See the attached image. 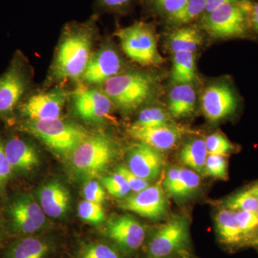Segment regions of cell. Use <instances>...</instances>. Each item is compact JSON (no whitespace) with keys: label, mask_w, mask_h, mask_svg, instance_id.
<instances>
[{"label":"cell","mask_w":258,"mask_h":258,"mask_svg":"<svg viewBox=\"0 0 258 258\" xmlns=\"http://www.w3.org/2000/svg\"><path fill=\"white\" fill-rule=\"evenodd\" d=\"M203 42L200 32L193 27H183L171 32L168 37L167 45L173 53L179 52H194Z\"/></svg>","instance_id":"obj_23"},{"label":"cell","mask_w":258,"mask_h":258,"mask_svg":"<svg viewBox=\"0 0 258 258\" xmlns=\"http://www.w3.org/2000/svg\"><path fill=\"white\" fill-rule=\"evenodd\" d=\"M75 112L87 121L98 122L107 118L112 101L104 91L96 88H79L73 96Z\"/></svg>","instance_id":"obj_12"},{"label":"cell","mask_w":258,"mask_h":258,"mask_svg":"<svg viewBox=\"0 0 258 258\" xmlns=\"http://www.w3.org/2000/svg\"><path fill=\"white\" fill-rule=\"evenodd\" d=\"M249 23L251 30H253L258 35V0L251 3L250 10H249Z\"/></svg>","instance_id":"obj_42"},{"label":"cell","mask_w":258,"mask_h":258,"mask_svg":"<svg viewBox=\"0 0 258 258\" xmlns=\"http://www.w3.org/2000/svg\"><path fill=\"white\" fill-rule=\"evenodd\" d=\"M120 207L152 220L164 217L168 210L165 192L159 184L148 186L145 189L128 197L122 202Z\"/></svg>","instance_id":"obj_10"},{"label":"cell","mask_w":258,"mask_h":258,"mask_svg":"<svg viewBox=\"0 0 258 258\" xmlns=\"http://www.w3.org/2000/svg\"><path fill=\"white\" fill-rule=\"evenodd\" d=\"M205 8V0H188L187 3L179 13L168 20L174 25H186L204 15Z\"/></svg>","instance_id":"obj_28"},{"label":"cell","mask_w":258,"mask_h":258,"mask_svg":"<svg viewBox=\"0 0 258 258\" xmlns=\"http://www.w3.org/2000/svg\"><path fill=\"white\" fill-rule=\"evenodd\" d=\"M117 173L124 178L131 190L135 193L139 192L149 186V181L135 175L133 172L129 170L128 167L120 166L117 169Z\"/></svg>","instance_id":"obj_37"},{"label":"cell","mask_w":258,"mask_h":258,"mask_svg":"<svg viewBox=\"0 0 258 258\" xmlns=\"http://www.w3.org/2000/svg\"><path fill=\"white\" fill-rule=\"evenodd\" d=\"M226 208L232 211H245L258 214V198L250 187L242 190L226 200Z\"/></svg>","instance_id":"obj_26"},{"label":"cell","mask_w":258,"mask_h":258,"mask_svg":"<svg viewBox=\"0 0 258 258\" xmlns=\"http://www.w3.org/2000/svg\"><path fill=\"white\" fill-rule=\"evenodd\" d=\"M154 10L168 19L174 16L182 9L188 0H147Z\"/></svg>","instance_id":"obj_35"},{"label":"cell","mask_w":258,"mask_h":258,"mask_svg":"<svg viewBox=\"0 0 258 258\" xmlns=\"http://www.w3.org/2000/svg\"><path fill=\"white\" fill-rule=\"evenodd\" d=\"M242 1H244V0H205L206 8H205V14L204 15L211 13V12L217 9L222 5L228 4V3H239V2Z\"/></svg>","instance_id":"obj_43"},{"label":"cell","mask_w":258,"mask_h":258,"mask_svg":"<svg viewBox=\"0 0 258 258\" xmlns=\"http://www.w3.org/2000/svg\"><path fill=\"white\" fill-rule=\"evenodd\" d=\"M13 168L5 154V146L0 139V189L8 182L11 176Z\"/></svg>","instance_id":"obj_39"},{"label":"cell","mask_w":258,"mask_h":258,"mask_svg":"<svg viewBox=\"0 0 258 258\" xmlns=\"http://www.w3.org/2000/svg\"><path fill=\"white\" fill-rule=\"evenodd\" d=\"M196 79L194 52H179L174 54L171 79L175 84H188Z\"/></svg>","instance_id":"obj_24"},{"label":"cell","mask_w":258,"mask_h":258,"mask_svg":"<svg viewBox=\"0 0 258 258\" xmlns=\"http://www.w3.org/2000/svg\"><path fill=\"white\" fill-rule=\"evenodd\" d=\"M94 20L84 24H71L64 30L57 47L52 72L58 80L82 77L92 47Z\"/></svg>","instance_id":"obj_1"},{"label":"cell","mask_w":258,"mask_h":258,"mask_svg":"<svg viewBox=\"0 0 258 258\" xmlns=\"http://www.w3.org/2000/svg\"><path fill=\"white\" fill-rule=\"evenodd\" d=\"M0 240H1V235H0Z\"/></svg>","instance_id":"obj_46"},{"label":"cell","mask_w":258,"mask_h":258,"mask_svg":"<svg viewBox=\"0 0 258 258\" xmlns=\"http://www.w3.org/2000/svg\"><path fill=\"white\" fill-rule=\"evenodd\" d=\"M79 258H123L113 247L103 242H92L80 249Z\"/></svg>","instance_id":"obj_30"},{"label":"cell","mask_w":258,"mask_h":258,"mask_svg":"<svg viewBox=\"0 0 258 258\" xmlns=\"http://www.w3.org/2000/svg\"><path fill=\"white\" fill-rule=\"evenodd\" d=\"M67 97V93L58 89L37 93L20 105V112L30 120L59 119Z\"/></svg>","instance_id":"obj_11"},{"label":"cell","mask_w":258,"mask_h":258,"mask_svg":"<svg viewBox=\"0 0 258 258\" xmlns=\"http://www.w3.org/2000/svg\"><path fill=\"white\" fill-rule=\"evenodd\" d=\"M189 237L188 224L176 217L161 226L149 242V252L154 258H164L184 247Z\"/></svg>","instance_id":"obj_7"},{"label":"cell","mask_w":258,"mask_h":258,"mask_svg":"<svg viewBox=\"0 0 258 258\" xmlns=\"http://www.w3.org/2000/svg\"><path fill=\"white\" fill-rule=\"evenodd\" d=\"M78 213L84 221L91 224H99L105 220V212L101 204L83 200L79 205Z\"/></svg>","instance_id":"obj_31"},{"label":"cell","mask_w":258,"mask_h":258,"mask_svg":"<svg viewBox=\"0 0 258 258\" xmlns=\"http://www.w3.org/2000/svg\"><path fill=\"white\" fill-rule=\"evenodd\" d=\"M208 154L225 156L235 150V147L221 134L215 133L205 139Z\"/></svg>","instance_id":"obj_32"},{"label":"cell","mask_w":258,"mask_h":258,"mask_svg":"<svg viewBox=\"0 0 258 258\" xmlns=\"http://www.w3.org/2000/svg\"><path fill=\"white\" fill-rule=\"evenodd\" d=\"M170 118L164 110L151 107L142 110L133 125L139 127H154L170 124Z\"/></svg>","instance_id":"obj_29"},{"label":"cell","mask_w":258,"mask_h":258,"mask_svg":"<svg viewBox=\"0 0 258 258\" xmlns=\"http://www.w3.org/2000/svg\"><path fill=\"white\" fill-rule=\"evenodd\" d=\"M39 200L45 215L52 218H58L67 212L70 195L63 185L57 181H51L40 189Z\"/></svg>","instance_id":"obj_18"},{"label":"cell","mask_w":258,"mask_h":258,"mask_svg":"<svg viewBox=\"0 0 258 258\" xmlns=\"http://www.w3.org/2000/svg\"><path fill=\"white\" fill-rule=\"evenodd\" d=\"M180 174V168L172 167L168 171L164 181V187L166 192L170 195L177 182Z\"/></svg>","instance_id":"obj_41"},{"label":"cell","mask_w":258,"mask_h":258,"mask_svg":"<svg viewBox=\"0 0 258 258\" xmlns=\"http://www.w3.org/2000/svg\"><path fill=\"white\" fill-rule=\"evenodd\" d=\"M102 183L108 192L115 198H125L131 191L126 181L118 173L104 176L102 179Z\"/></svg>","instance_id":"obj_33"},{"label":"cell","mask_w":258,"mask_h":258,"mask_svg":"<svg viewBox=\"0 0 258 258\" xmlns=\"http://www.w3.org/2000/svg\"><path fill=\"white\" fill-rule=\"evenodd\" d=\"M164 166V159L159 151L147 144H137L129 152L128 169L142 179L147 181L156 179Z\"/></svg>","instance_id":"obj_16"},{"label":"cell","mask_w":258,"mask_h":258,"mask_svg":"<svg viewBox=\"0 0 258 258\" xmlns=\"http://www.w3.org/2000/svg\"><path fill=\"white\" fill-rule=\"evenodd\" d=\"M252 0L222 5L204 15L201 27L214 38H243L249 36V10Z\"/></svg>","instance_id":"obj_3"},{"label":"cell","mask_w":258,"mask_h":258,"mask_svg":"<svg viewBox=\"0 0 258 258\" xmlns=\"http://www.w3.org/2000/svg\"><path fill=\"white\" fill-rule=\"evenodd\" d=\"M5 151L13 170H30L38 164L39 158L35 149L18 137L9 139L5 144Z\"/></svg>","instance_id":"obj_19"},{"label":"cell","mask_w":258,"mask_h":258,"mask_svg":"<svg viewBox=\"0 0 258 258\" xmlns=\"http://www.w3.org/2000/svg\"><path fill=\"white\" fill-rule=\"evenodd\" d=\"M254 244H255L256 246H257L258 247V237L255 239V240H254Z\"/></svg>","instance_id":"obj_45"},{"label":"cell","mask_w":258,"mask_h":258,"mask_svg":"<svg viewBox=\"0 0 258 258\" xmlns=\"http://www.w3.org/2000/svg\"><path fill=\"white\" fill-rule=\"evenodd\" d=\"M114 146L104 134L88 136L71 153V162L78 172L95 176L104 170L114 156Z\"/></svg>","instance_id":"obj_6"},{"label":"cell","mask_w":258,"mask_h":258,"mask_svg":"<svg viewBox=\"0 0 258 258\" xmlns=\"http://www.w3.org/2000/svg\"><path fill=\"white\" fill-rule=\"evenodd\" d=\"M50 242L39 237H26L15 242L6 258H45L50 252Z\"/></svg>","instance_id":"obj_22"},{"label":"cell","mask_w":258,"mask_h":258,"mask_svg":"<svg viewBox=\"0 0 258 258\" xmlns=\"http://www.w3.org/2000/svg\"><path fill=\"white\" fill-rule=\"evenodd\" d=\"M122 61L116 51L103 47L91 56L82 76L85 82L100 84L119 74Z\"/></svg>","instance_id":"obj_15"},{"label":"cell","mask_w":258,"mask_h":258,"mask_svg":"<svg viewBox=\"0 0 258 258\" xmlns=\"http://www.w3.org/2000/svg\"><path fill=\"white\" fill-rule=\"evenodd\" d=\"M129 133L141 143L147 144L157 151L171 149L182 137V128L173 124L154 127H139L132 125Z\"/></svg>","instance_id":"obj_17"},{"label":"cell","mask_w":258,"mask_h":258,"mask_svg":"<svg viewBox=\"0 0 258 258\" xmlns=\"http://www.w3.org/2000/svg\"><path fill=\"white\" fill-rule=\"evenodd\" d=\"M106 231L108 237L125 252L137 250L145 240L144 226L129 215H122L111 220Z\"/></svg>","instance_id":"obj_14"},{"label":"cell","mask_w":258,"mask_h":258,"mask_svg":"<svg viewBox=\"0 0 258 258\" xmlns=\"http://www.w3.org/2000/svg\"><path fill=\"white\" fill-rule=\"evenodd\" d=\"M10 213L15 231L20 233H36L45 225L43 210L30 196L17 199L10 206Z\"/></svg>","instance_id":"obj_13"},{"label":"cell","mask_w":258,"mask_h":258,"mask_svg":"<svg viewBox=\"0 0 258 258\" xmlns=\"http://www.w3.org/2000/svg\"><path fill=\"white\" fill-rule=\"evenodd\" d=\"M134 0H97L101 8L111 11H123L128 8Z\"/></svg>","instance_id":"obj_40"},{"label":"cell","mask_w":258,"mask_h":258,"mask_svg":"<svg viewBox=\"0 0 258 258\" xmlns=\"http://www.w3.org/2000/svg\"><path fill=\"white\" fill-rule=\"evenodd\" d=\"M235 214L242 235L246 240L257 230L258 214L245 211H237Z\"/></svg>","instance_id":"obj_36"},{"label":"cell","mask_w":258,"mask_h":258,"mask_svg":"<svg viewBox=\"0 0 258 258\" xmlns=\"http://www.w3.org/2000/svg\"><path fill=\"white\" fill-rule=\"evenodd\" d=\"M28 83L23 63L15 59L0 76V115L9 114L16 108L26 91Z\"/></svg>","instance_id":"obj_9"},{"label":"cell","mask_w":258,"mask_h":258,"mask_svg":"<svg viewBox=\"0 0 258 258\" xmlns=\"http://www.w3.org/2000/svg\"><path fill=\"white\" fill-rule=\"evenodd\" d=\"M196 91L191 83L176 84L169 94V111L174 118H183L193 113L196 104Z\"/></svg>","instance_id":"obj_20"},{"label":"cell","mask_w":258,"mask_h":258,"mask_svg":"<svg viewBox=\"0 0 258 258\" xmlns=\"http://www.w3.org/2000/svg\"><path fill=\"white\" fill-rule=\"evenodd\" d=\"M250 188L252 189V191H253V192L255 194L256 196H257L258 198V182L257 184L252 185Z\"/></svg>","instance_id":"obj_44"},{"label":"cell","mask_w":258,"mask_h":258,"mask_svg":"<svg viewBox=\"0 0 258 258\" xmlns=\"http://www.w3.org/2000/svg\"><path fill=\"white\" fill-rule=\"evenodd\" d=\"M201 103L205 117L210 121H218L235 113L238 98L229 83H217L205 90Z\"/></svg>","instance_id":"obj_8"},{"label":"cell","mask_w":258,"mask_h":258,"mask_svg":"<svg viewBox=\"0 0 258 258\" xmlns=\"http://www.w3.org/2000/svg\"><path fill=\"white\" fill-rule=\"evenodd\" d=\"M22 128L58 154H70L88 137L84 129L59 119L30 120Z\"/></svg>","instance_id":"obj_4"},{"label":"cell","mask_w":258,"mask_h":258,"mask_svg":"<svg viewBox=\"0 0 258 258\" xmlns=\"http://www.w3.org/2000/svg\"><path fill=\"white\" fill-rule=\"evenodd\" d=\"M157 80L147 73L131 71L118 74L104 83L103 91L123 111L137 109L155 95Z\"/></svg>","instance_id":"obj_2"},{"label":"cell","mask_w":258,"mask_h":258,"mask_svg":"<svg viewBox=\"0 0 258 258\" xmlns=\"http://www.w3.org/2000/svg\"><path fill=\"white\" fill-rule=\"evenodd\" d=\"M115 35L122 50L134 62L145 66H157L162 62L155 34L149 24L137 22L119 29Z\"/></svg>","instance_id":"obj_5"},{"label":"cell","mask_w":258,"mask_h":258,"mask_svg":"<svg viewBox=\"0 0 258 258\" xmlns=\"http://www.w3.org/2000/svg\"><path fill=\"white\" fill-rule=\"evenodd\" d=\"M207 175L217 179H226L228 176L227 161L225 156L208 154L205 164Z\"/></svg>","instance_id":"obj_34"},{"label":"cell","mask_w":258,"mask_h":258,"mask_svg":"<svg viewBox=\"0 0 258 258\" xmlns=\"http://www.w3.org/2000/svg\"><path fill=\"white\" fill-rule=\"evenodd\" d=\"M217 232L222 242L228 244H237L244 239L240 230L235 211L224 209L215 217Z\"/></svg>","instance_id":"obj_21"},{"label":"cell","mask_w":258,"mask_h":258,"mask_svg":"<svg viewBox=\"0 0 258 258\" xmlns=\"http://www.w3.org/2000/svg\"><path fill=\"white\" fill-rule=\"evenodd\" d=\"M200 184V176L195 171L180 168L179 179L169 195L176 198H186L195 192Z\"/></svg>","instance_id":"obj_27"},{"label":"cell","mask_w":258,"mask_h":258,"mask_svg":"<svg viewBox=\"0 0 258 258\" xmlns=\"http://www.w3.org/2000/svg\"><path fill=\"white\" fill-rule=\"evenodd\" d=\"M208 156L206 144L203 139H195L188 142L180 152V159L185 165L200 173L205 172Z\"/></svg>","instance_id":"obj_25"},{"label":"cell","mask_w":258,"mask_h":258,"mask_svg":"<svg viewBox=\"0 0 258 258\" xmlns=\"http://www.w3.org/2000/svg\"><path fill=\"white\" fill-rule=\"evenodd\" d=\"M83 193L86 200L101 205L106 199V191L101 184L96 181L86 183L83 187Z\"/></svg>","instance_id":"obj_38"}]
</instances>
